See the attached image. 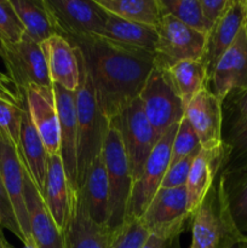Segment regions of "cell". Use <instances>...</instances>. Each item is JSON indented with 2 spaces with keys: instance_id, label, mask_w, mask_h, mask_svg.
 <instances>
[{
  "instance_id": "30bf717a",
  "label": "cell",
  "mask_w": 247,
  "mask_h": 248,
  "mask_svg": "<svg viewBox=\"0 0 247 248\" xmlns=\"http://www.w3.org/2000/svg\"><path fill=\"white\" fill-rule=\"evenodd\" d=\"M1 60L6 68V74L22 96H26V90L31 85H53L48 75L41 45L31 40L26 34L22 40L15 45L2 44Z\"/></svg>"
},
{
  "instance_id": "5b68a950",
  "label": "cell",
  "mask_w": 247,
  "mask_h": 248,
  "mask_svg": "<svg viewBox=\"0 0 247 248\" xmlns=\"http://www.w3.org/2000/svg\"><path fill=\"white\" fill-rule=\"evenodd\" d=\"M53 31L73 46L101 36L107 11L96 0H44Z\"/></svg>"
},
{
  "instance_id": "4316f807",
  "label": "cell",
  "mask_w": 247,
  "mask_h": 248,
  "mask_svg": "<svg viewBox=\"0 0 247 248\" xmlns=\"http://www.w3.org/2000/svg\"><path fill=\"white\" fill-rule=\"evenodd\" d=\"M166 72L184 107L210 84L207 65L203 60L182 61L166 69Z\"/></svg>"
},
{
  "instance_id": "ffe728a7",
  "label": "cell",
  "mask_w": 247,
  "mask_h": 248,
  "mask_svg": "<svg viewBox=\"0 0 247 248\" xmlns=\"http://www.w3.org/2000/svg\"><path fill=\"white\" fill-rule=\"evenodd\" d=\"M40 45L52 84L68 91H77L80 81V63L74 46L57 34Z\"/></svg>"
},
{
  "instance_id": "ba28073f",
  "label": "cell",
  "mask_w": 247,
  "mask_h": 248,
  "mask_svg": "<svg viewBox=\"0 0 247 248\" xmlns=\"http://www.w3.org/2000/svg\"><path fill=\"white\" fill-rule=\"evenodd\" d=\"M157 29L155 67L169 69L185 60H203L207 35L185 26L171 15H162Z\"/></svg>"
},
{
  "instance_id": "7c38bea8",
  "label": "cell",
  "mask_w": 247,
  "mask_h": 248,
  "mask_svg": "<svg viewBox=\"0 0 247 248\" xmlns=\"http://www.w3.org/2000/svg\"><path fill=\"white\" fill-rule=\"evenodd\" d=\"M0 178L11 201L17 222L24 237V244H34L24 196V166L18 148L0 130Z\"/></svg>"
},
{
  "instance_id": "836d02e7",
  "label": "cell",
  "mask_w": 247,
  "mask_h": 248,
  "mask_svg": "<svg viewBox=\"0 0 247 248\" xmlns=\"http://www.w3.org/2000/svg\"><path fill=\"white\" fill-rule=\"evenodd\" d=\"M23 24L19 21L10 0H0V41L4 45H15L24 36Z\"/></svg>"
},
{
  "instance_id": "4dcf8cb0",
  "label": "cell",
  "mask_w": 247,
  "mask_h": 248,
  "mask_svg": "<svg viewBox=\"0 0 247 248\" xmlns=\"http://www.w3.org/2000/svg\"><path fill=\"white\" fill-rule=\"evenodd\" d=\"M162 15H171L185 26L207 35L200 0H157Z\"/></svg>"
},
{
  "instance_id": "d6986e66",
  "label": "cell",
  "mask_w": 247,
  "mask_h": 248,
  "mask_svg": "<svg viewBox=\"0 0 247 248\" xmlns=\"http://www.w3.org/2000/svg\"><path fill=\"white\" fill-rule=\"evenodd\" d=\"M245 23L246 10L244 0H229L222 16L207 34L203 61L207 65L208 78H211L216 64L234 43Z\"/></svg>"
},
{
  "instance_id": "2e32d148",
  "label": "cell",
  "mask_w": 247,
  "mask_h": 248,
  "mask_svg": "<svg viewBox=\"0 0 247 248\" xmlns=\"http://www.w3.org/2000/svg\"><path fill=\"white\" fill-rule=\"evenodd\" d=\"M114 230L89 215L80 189L72 194V210L64 232L65 248H109Z\"/></svg>"
},
{
  "instance_id": "d6a6232c",
  "label": "cell",
  "mask_w": 247,
  "mask_h": 248,
  "mask_svg": "<svg viewBox=\"0 0 247 248\" xmlns=\"http://www.w3.org/2000/svg\"><path fill=\"white\" fill-rule=\"evenodd\" d=\"M149 232L135 218H126L123 225L114 229L109 248H142Z\"/></svg>"
},
{
  "instance_id": "f1b7e54d",
  "label": "cell",
  "mask_w": 247,
  "mask_h": 248,
  "mask_svg": "<svg viewBox=\"0 0 247 248\" xmlns=\"http://www.w3.org/2000/svg\"><path fill=\"white\" fill-rule=\"evenodd\" d=\"M109 14L135 23L157 27L161 19L157 0H96Z\"/></svg>"
},
{
  "instance_id": "74e56055",
  "label": "cell",
  "mask_w": 247,
  "mask_h": 248,
  "mask_svg": "<svg viewBox=\"0 0 247 248\" xmlns=\"http://www.w3.org/2000/svg\"><path fill=\"white\" fill-rule=\"evenodd\" d=\"M0 228L7 229L24 244L23 234H22V230L19 228L18 222H17L11 201H10L6 190L2 186L1 178H0Z\"/></svg>"
},
{
  "instance_id": "83f0119b",
  "label": "cell",
  "mask_w": 247,
  "mask_h": 248,
  "mask_svg": "<svg viewBox=\"0 0 247 248\" xmlns=\"http://www.w3.org/2000/svg\"><path fill=\"white\" fill-rule=\"evenodd\" d=\"M19 21L23 24L26 35L41 44L55 35L44 0H10Z\"/></svg>"
},
{
  "instance_id": "f546056e",
  "label": "cell",
  "mask_w": 247,
  "mask_h": 248,
  "mask_svg": "<svg viewBox=\"0 0 247 248\" xmlns=\"http://www.w3.org/2000/svg\"><path fill=\"white\" fill-rule=\"evenodd\" d=\"M247 128V89L228 94L223 101V138Z\"/></svg>"
},
{
  "instance_id": "681fc988",
  "label": "cell",
  "mask_w": 247,
  "mask_h": 248,
  "mask_svg": "<svg viewBox=\"0 0 247 248\" xmlns=\"http://www.w3.org/2000/svg\"><path fill=\"white\" fill-rule=\"evenodd\" d=\"M246 241H247V239H246Z\"/></svg>"
},
{
  "instance_id": "d590c367",
  "label": "cell",
  "mask_w": 247,
  "mask_h": 248,
  "mask_svg": "<svg viewBox=\"0 0 247 248\" xmlns=\"http://www.w3.org/2000/svg\"><path fill=\"white\" fill-rule=\"evenodd\" d=\"M227 147V164L223 170H232L247 164V128L224 138Z\"/></svg>"
},
{
  "instance_id": "7dc6e473",
  "label": "cell",
  "mask_w": 247,
  "mask_h": 248,
  "mask_svg": "<svg viewBox=\"0 0 247 248\" xmlns=\"http://www.w3.org/2000/svg\"><path fill=\"white\" fill-rule=\"evenodd\" d=\"M246 27H247V15H246Z\"/></svg>"
},
{
  "instance_id": "e575fe53",
  "label": "cell",
  "mask_w": 247,
  "mask_h": 248,
  "mask_svg": "<svg viewBox=\"0 0 247 248\" xmlns=\"http://www.w3.org/2000/svg\"><path fill=\"white\" fill-rule=\"evenodd\" d=\"M24 107L26 104L17 106L11 102L0 99V130L17 148L19 147Z\"/></svg>"
},
{
  "instance_id": "f35d334b",
  "label": "cell",
  "mask_w": 247,
  "mask_h": 248,
  "mask_svg": "<svg viewBox=\"0 0 247 248\" xmlns=\"http://www.w3.org/2000/svg\"><path fill=\"white\" fill-rule=\"evenodd\" d=\"M228 2H229V0H200L207 34L212 29V27L215 26L216 22L219 19V17L222 16Z\"/></svg>"
},
{
  "instance_id": "7bdbcfd3",
  "label": "cell",
  "mask_w": 247,
  "mask_h": 248,
  "mask_svg": "<svg viewBox=\"0 0 247 248\" xmlns=\"http://www.w3.org/2000/svg\"><path fill=\"white\" fill-rule=\"evenodd\" d=\"M244 242L245 241H240V242H236V244L232 245L230 248H244Z\"/></svg>"
},
{
  "instance_id": "603a6c76",
  "label": "cell",
  "mask_w": 247,
  "mask_h": 248,
  "mask_svg": "<svg viewBox=\"0 0 247 248\" xmlns=\"http://www.w3.org/2000/svg\"><path fill=\"white\" fill-rule=\"evenodd\" d=\"M19 155L24 169L27 170L39 193L43 196L45 189V181L47 176L48 155L45 145L31 121V115L24 107L23 118H22L21 138H19Z\"/></svg>"
},
{
  "instance_id": "ab89813d",
  "label": "cell",
  "mask_w": 247,
  "mask_h": 248,
  "mask_svg": "<svg viewBox=\"0 0 247 248\" xmlns=\"http://www.w3.org/2000/svg\"><path fill=\"white\" fill-rule=\"evenodd\" d=\"M0 99L11 102V103L17 104V106H24L26 104V96H22L17 91L16 86L9 75L0 72Z\"/></svg>"
},
{
  "instance_id": "5bb4252c",
  "label": "cell",
  "mask_w": 247,
  "mask_h": 248,
  "mask_svg": "<svg viewBox=\"0 0 247 248\" xmlns=\"http://www.w3.org/2000/svg\"><path fill=\"white\" fill-rule=\"evenodd\" d=\"M211 91L224 101L232 92L247 89V27L240 31L234 43L216 64L208 84Z\"/></svg>"
},
{
  "instance_id": "484cf974",
  "label": "cell",
  "mask_w": 247,
  "mask_h": 248,
  "mask_svg": "<svg viewBox=\"0 0 247 248\" xmlns=\"http://www.w3.org/2000/svg\"><path fill=\"white\" fill-rule=\"evenodd\" d=\"M230 216L240 234L247 239V164L219 174Z\"/></svg>"
},
{
  "instance_id": "f6af8a7d",
  "label": "cell",
  "mask_w": 247,
  "mask_h": 248,
  "mask_svg": "<svg viewBox=\"0 0 247 248\" xmlns=\"http://www.w3.org/2000/svg\"><path fill=\"white\" fill-rule=\"evenodd\" d=\"M1 55H2V44L1 41H0V58H1Z\"/></svg>"
},
{
  "instance_id": "8fae6325",
  "label": "cell",
  "mask_w": 247,
  "mask_h": 248,
  "mask_svg": "<svg viewBox=\"0 0 247 248\" xmlns=\"http://www.w3.org/2000/svg\"><path fill=\"white\" fill-rule=\"evenodd\" d=\"M177 128L178 124L171 126L161 136L153 152L150 153L140 176L138 177L137 181L133 182L126 218L139 219L161 186L162 179L170 167L172 144Z\"/></svg>"
},
{
  "instance_id": "d4e9b609",
  "label": "cell",
  "mask_w": 247,
  "mask_h": 248,
  "mask_svg": "<svg viewBox=\"0 0 247 248\" xmlns=\"http://www.w3.org/2000/svg\"><path fill=\"white\" fill-rule=\"evenodd\" d=\"M80 190L84 196L90 217L98 224L107 225L109 188L102 153L91 164Z\"/></svg>"
},
{
  "instance_id": "7402d4cb",
  "label": "cell",
  "mask_w": 247,
  "mask_h": 248,
  "mask_svg": "<svg viewBox=\"0 0 247 248\" xmlns=\"http://www.w3.org/2000/svg\"><path fill=\"white\" fill-rule=\"evenodd\" d=\"M72 189L60 155L48 156L47 176L43 200L51 218L61 232H64L72 210Z\"/></svg>"
},
{
  "instance_id": "cb8c5ba5",
  "label": "cell",
  "mask_w": 247,
  "mask_h": 248,
  "mask_svg": "<svg viewBox=\"0 0 247 248\" xmlns=\"http://www.w3.org/2000/svg\"><path fill=\"white\" fill-rule=\"evenodd\" d=\"M101 38L125 47L155 53L157 44L156 27L128 22L107 11V21Z\"/></svg>"
},
{
  "instance_id": "60d3db41",
  "label": "cell",
  "mask_w": 247,
  "mask_h": 248,
  "mask_svg": "<svg viewBox=\"0 0 247 248\" xmlns=\"http://www.w3.org/2000/svg\"><path fill=\"white\" fill-rule=\"evenodd\" d=\"M142 248H179V237L164 239L155 235H149Z\"/></svg>"
},
{
  "instance_id": "277c9868",
  "label": "cell",
  "mask_w": 247,
  "mask_h": 248,
  "mask_svg": "<svg viewBox=\"0 0 247 248\" xmlns=\"http://www.w3.org/2000/svg\"><path fill=\"white\" fill-rule=\"evenodd\" d=\"M102 156L109 188L107 227L114 230L123 225L127 217L133 179L120 133L110 121L102 147Z\"/></svg>"
},
{
  "instance_id": "bcb514c9",
  "label": "cell",
  "mask_w": 247,
  "mask_h": 248,
  "mask_svg": "<svg viewBox=\"0 0 247 248\" xmlns=\"http://www.w3.org/2000/svg\"><path fill=\"white\" fill-rule=\"evenodd\" d=\"M244 248H247V241L244 242Z\"/></svg>"
},
{
  "instance_id": "3957f363",
  "label": "cell",
  "mask_w": 247,
  "mask_h": 248,
  "mask_svg": "<svg viewBox=\"0 0 247 248\" xmlns=\"http://www.w3.org/2000/svg\"><path fill=\"white\" fill-rule=\"evenodd\" d=\"M245 241L230 216L218 176L208 195L191 217L190 248H230Z\"/></svg>"
},
{
  "instance_id": "44dd1931",
  "label": "cell",
  "mask_w": 247,
  "mask_h": 248,
  "mask_svg": "<svg viewBox=\"0 0 247 248\" xmlns=\"http://www.w3.org/2000/svg\"><path fill=\"white\" fill-rule=\"evenodd\" d=\"M23 164V162H22ZM24 196L29 217L31 234L38 248H65L64 235L51 218L43 196L24 169Z\"/></svg>"
},
{
  "instance_id": "9c48e42d",
  "label": "cell",
  "mask_w": 247,
  "mask_h": 248,
  "mask_svg": "<svg viewBox=\"0 0 247 248\" xmlns=\"http://www.w3.org/2000/svg\"><path fill=\"white\" fill-rule=\"evenodd\" d=\"M191 215L188 211L185 186L174 189L160 188L139 222L150 235L174 239L185 230Z\"/></svg>"
},
{
  "instance_id": "6da1fadb",
  "label": "cell",
  "mask_w": 247,
  "mask_h": 248,
  "mask_svg": "<svg viewBox=\"0 0 247 248\" xmlns=\"http://www.w3.org/2000/svg\"><path fill=\"white\" fill-rule=\"evenodd\" d=\"M91 75L102 113L110 121L139 97L155 67L154 53L125 47L101 36L75 46Z\"/></svg>"
},
{
  "instance_id": "4fadbf2b",
  "label": "cell",
  "mask_w": 247,
  "mask_h": 248,
  "mask_svg": "<svg viewBox=\"0 0 247 248\" xmlns=\"http://www.w3.org/2000/svg\"><path fill=\"white\" fill-rule=\"evenodd\" d=\"M184 116L198 135L202 149L224 147L223 138V102L210 87L201 90L185 107Z\"/></svg>"
},
{
  "instance_id": "ee69618b",
  "label": "cell",
  "mask_w": 247,
  "mask_h": 248,
  "mask_svg": "<svg viewBox=\"0 0 247 248\" xmlns=\"http://www.w3.org/2000/svg\"><path fill=\"white\" fill-rule=\"evenodd\" d=\"M4 240H5L4 234H2V232H0V248H2V242H4Z\"/></svg>"
},
{
  "instance_id": "1f68e13d",
  "label": "cell",
  "mask_w": 247,
  "mask_h": 248,
  "mask_svg": "<svg viewBox=\"0 0 247 248\" xmlns=\"http://www.w3.org/2000/svg\"><path fill=\"white\" fill-rule=\"evenodd\" d=\"M200 150L201 144L198 135L188 119L184 116L181 123L178 124V128H177L176 136H174L170 166H173L181 160L188 157L189 155L198 154Z\"/></svg>"
},
{
  "instance_id": "c3c4849f",
  "label": "cell",
  "mask_w": 247,
  "mask_h": 248,
  "mask_svg": "<svg viewBox=\"0 0 247 248\" xmlns=\"http://www.w3.org/2000/svg\"><path fill=\"white\" fill-rule=\"evenodd\" d=\"M0 232H1V228H0Z\"/></svg>"
},
{
  "instance_id": "8d00e7d4",
  "label": "cell",
  "mask_w": 247,
  "mask_h": 248,
  "mask_svg": "<svg viewBox=\"0 0 247 248\" xmlns=\"http://www.w3.org/2000/svg\"><path fill=\"white\" fill-rule=\"evenodd\" d=\"M198 154L189 155L185 159L181 160L177 162L173 166H170L167 170L166 174H165L164 179L161 182V186L160 188L164 189H174V188H182L185 186L186 181H188L189 172H190L191 165H193L194 159Z\"/></svg>"
},
{
  "instance_id": "e0dca14e",
  "label": "cell",
  "mask_w": 247,
  "mask_h": 248,
  "mask_svg": "<svg viewBox=\"0 0 247 248\" xmlns=\"http://www.w3.org/2000/svg\"><path fill=\"white\" fill-rule=\"evenodd\" d=\"M56 108L60 124V156L72 191L77 184V109L75 92L53 85Z\"/></svg>"
},
{
  "instance_id": "52a82bcc",
  "label": "cell",
  "mask_w": 247,
  "mask_h": 248,
  "mask_svg": "<svg viewBox=\"0 0 247 248\" xmlns=\"http://www.w3.org/2000/svg\"><path fill=\"white\" fill-rule=\"evenodd\" d=\"M110 123L120 133L132 179L133 182L137 181L160 138L145 116L139 98H136L126 106Z\"/></svg>"
},
{
  "instance_id": "8992f818",
  "label": "cell",
  "mask_w": 247,
  "mask_h": 248,
  "mask_svg": "<svg viewBox=\"0 0 247 248\" xmlns=\"http://www.w3.org/2000/svg\"><path fill=\"white\" fill-rule=\"evenodd\" d=\"M138 98L159 138L184 118L185 107L174 90L166 69L153 68Z\"/></svg>"
},
{
  "instance_id": "b9f144b4",
  "label": "cell",
  "mask_w": 247,
  "mask_h": 248,
  "mask_svg": "<svg viewBox=\"0 0 247 248\" xmlns=\"http://www.w3.org/2000/svg\"><path fill=\"white\" fill-rule=\"evenodd\" d=\"M2 248H16V247L11 246V245L6 241V239H5L4 242H2ZM22 248H38V247L35 246V244H27V245H23V247Z\"/></svg>"
},
{
  "instance_id": "9a60e30c",
  "label": "cell",
  "mask_w": 247,
  "mask_h": 248,
  "mask_svg": "<svg viewBox=\"0 0 247 248\" xmlns=\"http://www.w3.org/2000/svg\"><path fill=\"white\" fill-rule=\"evenodd\" d=\"M26 106L48 156L60 155V124L53 85L29 86L26 90Z\"/></svg>"
},
{
  "instance_id": "7a4b0ae2",
  "label": "cell",
  "mask_w": 247,
  "mask_h": 248,
  "mask_svg": "<svg viewBox=\"0 0 247 248\" xmlns=\"http://www.w3.org/2000/svg\"><path fill=\"white\" fill-rule=\"evenodd\" d=\"M75 47V46H74ZM80 63V81L75 91L77 109V184L81 188L91 164L101 155L109 121L102 113L96 90L82 53L75 47Z\"/></svg>"
},
{
  "instance_id": "ac0fdd59",
  "label": "cell",
  "mask_w": 247,
  "mask_h": 248,
  "mask_svg": "<svg viewBox=\"0 0 247 248\" xmlns=\"http://www.w3.org/2000/svg\"><path fill=\"white\" fill-rule=\"evenodd\" d=\"M227 147L224 144L219 149L208 150L201 148L194 159L185 184L188 211L191 217L215 186L227 164Z\"/></svg>"
}]
</instances>
